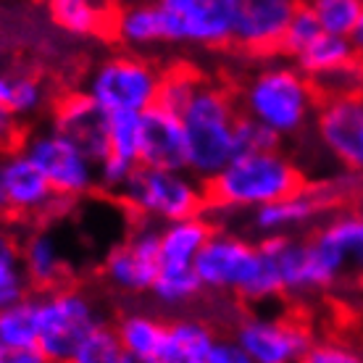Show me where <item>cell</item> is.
I'll return each instance as SVG.
<instances>
[{"instance_id": "obj_32", "label": "cell", "mask_w": 363, "mask_h": 363, "mask_svg": "<svg viewBox=\"0 0 363 363\" xmlns=\"http://www.w3.org/2000/svg\"><path fill=\"white\" fill-rule=\"evenodd\" d=\"M321 32H324V29H321V24H318L316 16H313V13L306 9V3H303V6L298 9V13L292 16V21L287 24V29H284L279 53H284L287 58H295V55L308 45L313 37L321 35Z\"/></svg>"}, {"instance_id": "obj_5", "label": "cell", "mask_w": 363, "mask_h": 363, "mask_svg": "<svg viewBox=\"0 0 363 363\" xmlns=\"http://www.w3.org/2000/svg\"><path fill=\"white\" fill-rule=\"evenodd\" d=\"M113 198H118L135 218L153 224H169L208 211L206 179H200L190 169H158L140 164Z\"/></svg>"}, {"instance_id": "obj_38", "label": "cell", "mask_w": 363, "mask_h": 363, "mask_svg": "<svg viewBox=\"0 0 363 363\" xmlns=\"http://www.w3.org/2000/svg\"><path fill=\"white\" fill-rule=\"evenodd\" d=\"M9 90H11V77L0 74V106H3V103L9 106Z\"/></svg>"}, {"instance_id": "obj_21", "label": "cell", "mask_w": 363, "mask_h": 363, "mask_svg": "<svg viewBox=\"0 0 363 363\" xmlns=\"http://www.w3.org/2000/svg\"><path fill=\"white\" fill-rule=\"evenodd\" d=\"M213 224L206 213L158 224V266H195Z\"/></svg>"}, {"instance_id": "obj_8", "label": "cell", "mask_w": 363, "mask_h": 363, "mask_svg": "<svg viewBox=\"0 0 363 363\" xmlns=\"http://www.w3.org/2000/svg\"><path fill=\"white\" fill-rule=\"evenodd\" d=\"M21 147L66 203H77L98 190V161L53 124L24 137Z\"/></svg>"}, {"instance_id": "obj_33", "label": "cell", "mask_w": 363, "mask_h": 363, "mask_svg": "<svg viewBox=\"0 0 363 363\" xmlns=\"http://www.w3.org/2000/svg\"><path fill=\"white\" fill-rule=\"evenodd\" d=\"M308 363H355L361 361V353L358 347L350 345L342 337H321V340H313L308 355H306Z\"/></svg>"}, {"instance_id": "obj_26", "label": "cell", "mask_w": 363, "mask_h": 363, "mask_svg": "<svg viewBox=\"0 0 363 363\" xmlns=\"http://www.w3.org/2000/svg\"><path fill=\"white\" fill-rule=\"evenodd\" d=\"M203 290V281L198 277L195 266H158L155 281L150 287V295L155 303L166 308H179L198 298Z\"/></svg>"}, {"instance_id": "obj_3", "label": "cell", "mask_w": 363, "mask_h": 363, "mask_svg": "<svg viewBox=\"0 0 363 363\" xmlns=\"http://www.w3.org/2000/svg\"><path fill=\"white\" fill-rule=\"evenodd\" d=\"M203 290L216 295H232L240 303L261 306L281 298L279 281L266 258L261 240L235 232H211L195 261Z\"/></svg>"}, {"instance_id": "obj_27", "label": "cell", "mask_w": 363, "mask_h": 363, "mask_svg": "<svg viewBox=\"0 0 363 363\" xmlns=\"http://www.w3.org/2000/svg\"><path fill=\"white\" fill-rule=\"evenodd\" d=\"M324 32L350 37L363 13V0H303Z\"/></svg>"}, {"instance_id": "obj_25", "label": "cell", "mask_w": 363, "mask_h": 363, "mask_svg": "<svg viewBox=\"0 0 363 363\" xmlns=\"http://www.w3.org/2000/svg\"><path fill=\"white\" fill-rule=\"evenodd\" d=\"M292 61L308 74L313 82H321L324 77L340 72L342 66L355 61V50H353L350 37L321 32V35L313 37L308 45L303 48Z\"/></svg>"}, {"instance_id": "obj_7", "label": "cell", "mask_w": 363, "mask_h": 363, "mask_svg": "<svg viewBox=\"0 0 363 363\" xmlns=\"http://www.w3.org/2000/svg\"><path fill=\"white\" fill-rule=\"evenodd\" d=\"M35 306L40 353L53 363L74 361L79 342L103 321L95 300L84 290L69 284L40 290V295H35Z\"/></svg>"}, {"instance_id": "obj_36", "label": "cell", "mask_w": 363, "mask_h": 363, "mask_svg": "<svg viewBox=\"0 0 363 363\" xmlns=\"http://www.w3.org/2000/svg\"><path fill=\"white\" fill-rule=\"evenodd\" d=\"M211 363H247L240 345H237L235 337H218L216 340V347H213V353H211Z\"/></svg>"}, {"instance_id": "obj_34", "label": "cell", "mask_w": 363, "mask_h": 363, "mask_svg": "<svg viewBox=\"0 0 363 363\" xmlns=\"http://www.w3.org/2000/svg\"><path fill=\"white\" fill-rule=\"evenodd\" d=\"M281 145V140L274 132L258 124L253 118L240 116V124H237V153L240 150H266V147H277Z\"/></svg>"}, {"instance_id": "obj_6", "label": "cell", "mask_w": 363, "mask_h": 363, "mask_svg": "<svg viewBox=\"0 0 363 363\" xmlns=\"http://www.w3.org/2000/svg\"><path fill=\"white\" fill-rule=\"evenodd\" d=\"M164 69L153 58L137 50L106 55L84 77L82 90L108 116L116 113H145L161 98Z\"/></svg>"}, {"instance_id": "obj_1", "label": "cell", "mask_w": 363, "mask_h": 363, "mask_svg": "<svg viewBox=\"0 0 363 363\" xmlns=\"http://www.w3.org/2000/svg\"><path fill=\"white\" fill-rule=\"evenodd\" d=\"M321 98L318 84L292 58L274 55H266L237 92L242 116L264 124L281 143L313 127Z\"/></svg>"}, {"instance_id": "obj_23", "label": "cell", "mask_w": 363, "mask_h": 363, "mask_svg": "<svg viewBox=\"0 0 363 363\" xmlns=\"http://www.w3.org/2000/svg\"><path fill=\"white\" fill-rule=\"evenodd\" d=\"M113 13L106 0H48V16L55 27L72 37H100L111 32Z\"/></svg>"}, {"instance_id": "obj_11", "label": "cell", "mask_w": 363, "mask_h": 363, "mask_svg": "<svg viewBox=\"0 0 363 363\" xmlns=\"http://www.w3.org/2000/svg\"><path fill=\"white\" fill-rule=\"evenodd\" d=\"M345 192L340 182H318V184H303L287 198H279L264 206V208L247 213L253 235L281 237V235H306L316 227L329 211L335 208Z\"/></svg>"}, {"instance_id": "obj_31", "label": "cell", "mask_w": 363, "mask_h": 363, "mask_svg": "<svg viewBox=\"0 0 363 363\" xmlns=\"http://www.w3.org/2000/svg\"><path fill=\"white\" fill-rule=\"evenodd\" d=\"M45 106H48V87L40 77H32V74L11 77L9 108H13L18 116L27 121V118H35Z\"/></svg>"}, {"instance_id": "obj_35", "label": "cell", "mask_w": 363, "mask_h": 363, "mask_svg": "<svg viewBox=\"0 0 363 363\" xmlns=\"http://www.w3.org/2000/svg\"><path fill=\"white\" fill-rule=\"evenodd\" d=\"M21 124H24V118L3 103L0 106V147L3 150H13L24 143V127Z\"/></svg>"}, {"instance_id": "obj_15", "label": "cell", "mask_w": 363, "mask_h": 363, "mask_svg": "<svg viewBox=\"0 0 363 363\" xmlns=\"http://www.w3.org/2000/svg\"><path fill=\"white\" fill-rule=\"evenodd\" d=\"M164 13L169 45H232L227 0H155Z\"/></svg>"}, {"instance_id": "obj_24", "label": "cell", "mask_w": 363, "mask_h": 363, "mask_svg": "<svg viewBox=\"0 0 363 363\" xmlns=\"http://www.w3.org/2000/svg\"><path fill=\"white\" fill-rule=\"evenodd\" d=\"M218 335L200 318H177L166 324L161 363H211Z\"/></svg>"}, {"instance_id": "obj_17", "label": "cell", "mask_w": 363, "mask_h": 363, "mask_svg": "<svg viewBox=\"0 0 363 363\" xmlns=\"http://www.w3.org/2000/svg\"><path fill=\"white\" fill-rule=\"evenodd\" d=\"M108 113L87 92L79 90L55 100L50 124L100 161L108 150Z\"/></svg>"}, {"instance_id": "obj_29", "label": "cell", "mask_w": 363, "mask_h": 363, "mask_svg": "<svg viewBox=\"0 0 363 363\" xmlns=\"http://www.w3.org/2000/svg\"><path fill=\"white\" fill-rule=\"evenodd\" d=\"M24 277V258H21V240L13 232L0 227V295L16 300L27 290Z\"/></svg>"}, {"instance_id": "obj_39", "label": "cell", "mask_w": 363, "mask_h": 363, "mask_svg": "<svg viewBox=\"0 0 363 363\" xmlns=\"http://www.w3.org/2000/svg\"><path fill=\"white\" fill-rule=\"evenodd\" d=\"M11 303V298H6V295H0V308H3V306H9Z\"/></svg>"}, {"instance_id": "obj_37", "label": "cell", "mask_w": 363, "mask_h": 363, "mask_svg": "<svg viewBox=\"0 0 363 363\" xmlns=\"http://www.w3.org/2000/svg\"><path fill=\"white\" fill-rule=\"evenodd\" d=\"M350 43H353L355 58H358V61H363V13H361V21H358V27H355L353 35H350Z\"/></svg>"}, {"instance_id": "obj_14", "label": "cell", "mask_w": 363, "mask_h": 363, "mask_svg": "<svg viewBox=\"0 0 363 363\" xmlns=\"http://www.w3.org/2000/svg\"><path fill=\"white\" fill-rule=\"evenodd\" d=\"M103 279L124 295H150L158 274V224L140 221L103 258Z\"/></svg>"}, {"instance_id": "obj_16", "label": "cell", "mask_w": 363, "mask_h": 363, "mask_svg": "<svg viewBox=\"0 0 363 363\" xmlns=\"http://www.w3.org/2000/svg\"><path fill=\"white\" fill-rule=\"evenodd\" d=\"M143 140H140V164L158 169H190L187 132L179 111L155 103L140 113Z\"/></svg>"}, {"instance_id": "obj_22", "label": "cell", "mask_w": 363, "mask_h": 363, "mask_svg": "<svg viewBox=\"0 0 363 363\" xmlns=\"http://www.w3.org/2000/svg\"><path fill=\"white\" fill-rule=\"evenodd\" d=\"M166 324L169 321L145 313V311H132L118 318L116 332L127 363H161Z\"/></svg>"}, {"instance_id": "obj_18", "label": "cell", "mask_w": 363, "mask_h": 363, "mask_svg": "<svg viewBox=\"0 0 363 363\" xmlns=\"http://www.w3.org/2000/svg\"><path fill=\"white\" fill-rule=\"evenodd\" d=\"M37 337L35 295L11 300L0 308V363H43Z\"/></svg>"}, {"instance_id": "obj_10", "label": "cell", "mask_w": 363, "mask_h": 363, "mask_svg": "<svg viewBox=\"0 0 363 363\" xmlns=\"http://www.w3.org/2000/svg\"><path fill=\"white\" fill-rule=\"evenodd\" d=\"M66 200L50 187L45 174L18 145L0 158V216L9 218H50Z\"/></svg>"}, {"instance_id": "obj_12", "label": "cell", "mask_w": 363, "mask_h": 363, "mask_svg": "<svg viewBox=\"0 0 363 363\" xmlns=\"http://www.w3.org/2000/svg\"><path fill=\"white\" fill-rule=\"evenodd\" d=\"M313 132L337 166L363 174V92L324 95L313 118Z\"/></svg>"}, {"instance_id": "obj_2", "label": "cell", "mask_w": 363, "mask_h": 363, "mask_svg": "<svg viewBox=\"0 0 363 363\" xmlns=\"http://www.w3.org/2000/svg\"><path fill=\"white\" fill-rule=\"evenodd\" d=\"M306 184L303 169L281 145L240 150L208 182V208L224 216L253 213Z\"/></svg>"}, {"instance_id": "obj_4", "label": "cell", "mask_w": 363, "mask_h": 363, "mask_svg": "<svg viewBox=\"0 0 363 363\" xmlns=\"http://www.w3.org/2000/svg\"><path fill=\"white\" fill-rule=\"evenodd\" d=\"M177 111L187 132L190 172L208 182L237 153V124L242 116L237 95L200 74Z\"/></svg>"}, {"instance_id": "obj_19", "label": "cell", "mask_w": 363, "mask_h": 363, "mask_svg": "<svg viewBox=\"0 0 363 363\" xmlns=\"http://www.w3.org/2000/svg\"><path fill=\"white\" fill-rule=\"evenodd\" d=\"M21 258H24V277L35 290H50L66 284L69 277V255L55 232L50 229H32L21 240Z\"/></svg>"}, {"instance_id": "obj_28", "label": "cell", "mask_w": 363, "mask_h": 363, "mask_svg": "<svg viewBox=\"0 0 363 363\" xmlns=\"http://www.w3.org/2000/svg\"><path fill=\"white\" fill-rule=\"evenodd\" d=\"M124 347L118 340L116 327H111L108 321L103 318L98 327H92L87 332L77 353H74L72 363H124Z\"/></svg>"}, {"instance_id": "obj_30", "label": "cell", "mask_w": 363, "mask_h": 363, "mask_svg": "<svg viewBox=\"0 0 363 363\" xmlns=\"http://www.w3.org/2000/svg\"><path fill=\"white\" fill-rule=\"evenodd\" d=\"M140 140H143L140 113H116L108 118V150H106V155L140 166Z\"/></svg>"}, {"instance_id": "obj_9", "label": "cell", "mask_w": 363, "mask_h": 363, "mask_svg": "<svg viewBox=\"0 0 363 363\" xmlns=\"http://www.w3.org/2000/svg\"><path fill=\"white\" fill-rule=\"evenodd\" d=\"M232 337L247 363L306 361L316 340L308 324L281 313H247L235 324Z\"/></svg>"}, {"instance_id": "obj_13", "label": "cell", "mask_w": 363, "mask_h": 363, "mask_svg": "<svg viewBox=\"0 0 363 363\" xmlns=\"http://www.w3.org/2000/svg\"><path fill=\"white\" fill-rule=\"evenodd\" d=\"M303 0H227L232 45L250 55H274L281 50L284 29Z\"/></svg>"}, {"instance_id": "obj_20", "label": "cell", "mask_w": 363, "mask_h": 363, "mask_svg": "<svg viewBox=\"0 0 363 363\" xmlns=\"http://www.w3.org/2000/svg\"><path fill=\"white\" fill-rule=\"evenodd\" d=\"M111 32L127 50H137V53L169 45L164 13L155 0H140V3H129L124 9H118L113 13Z\"/></svg>"}]
</instances>
